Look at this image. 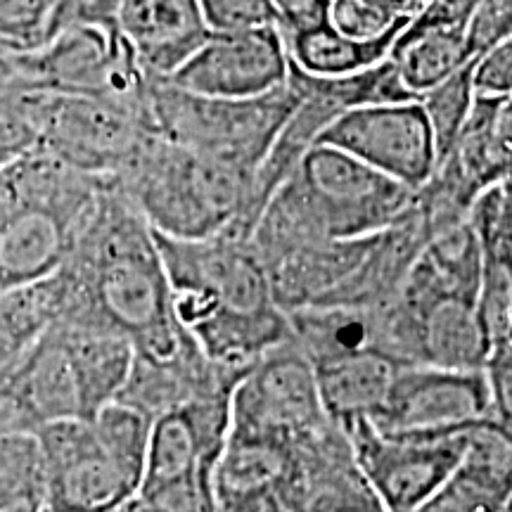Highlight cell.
<instances>
[{"instance_id": "obj_23", "label": "cell", "mask_w": 512, "mask_h": 512, "mask_svg": "<svg viewBox=\"0 0 512 512\" xmlns=\"http://www.w3.org/2000/svg\"><path fill=\"white\" fill-rule=\"evenodd\" d=\"M403 27L373 38H356L342 34L325 19L316 27L283 36L294 67L313 76H347L387 60Z\"/></svg>"}, {"instance_id": "obj_38", "label": "cell", "mask_w": 512, "mask_h": 512, "mask_svg": "<svg viewBox=\"0 0 512 512\" xmlns=\"http://www.w3.org/2000/svg\"><path fill=\"white\" fill-rule=\"evenodd\" d=\"M505 512H512V505H510V508H508V510H505Z\"/></svg>"}, {"instance_id": "obj_10", "label": "cell", "mask_w": 512, "mask_h": 512, "mask_svg": "<svg viewBox=\"0 0 512 512\" xmlns=\"http://www.w3.org/2000/svg\"><path fill=\"white\" fill-rule=\"evenodd\" d=\"M328 420L311 361L294 339L261 356L235 387L230 403V430L268 434L292 444Z\"/></svg>"}, {"instance_id": "obj_32", "label": "cell", "mask_w": 512, "mask_h": 512, "mask_svg": "<svg viewBox=\"0 0 512 512\" xmlns=\"http://www.w3.org/2000/svg\"><path fill=\"white\" fill-rule=\"evenodd\" d=\"M119 8L121 0H55L43 43L72 27L119 29Z\"/></svg>"}, {"instance_id": "obj_37", "label": "cell", "mask_w": 512, "mask_h": 512, "mask_svg": "<svg viewBox=\"0 0 512 512\" xmlns=\"http://www.w3.org/2000/svg\"><path fill=\"white\" fill-rule=\"evenodd\" d=\"M8 53H10L8 48H3V46H0V74H5V72H8Z\"/></svg>"}, {"instance_id": "obj_29", "label": "cell", "mask_w": 512, "mask_h": 512, "mask_svg": "<svg viewBox=\"0 0 512 512\" xmlns=\"http://www.w3.org/2000/svg\"><path fill=\"white\" fill-rule=\"evenodd\" d=\"M31 147H36L34 128L19 107L17 86L10 79L8 62V72L0 74V169L10 164L12 159L29 152Z\"/></svg>"}, {"instance_id": "obj_4", "label": "cell", "mask_w": 512, "mask_h": 512, "mask_svg": "<svg viewBox=\"0 0 512 512\" xmlns=\"http://www.w3.org/2000/svg\"><path fill=\"white\" fill-rule=\"evenodd\" d=\"M152 420L112 401L93 418L36 432L46 467L43 512H117L143 484Z\"/></svg>"}, {"instance_id": "obj_31", "label": "cell", "mask_w": 512, "mask_h": 512, "mask_svg": "<svg viewBox=\"0 0 512 512\" xmlns=\"http://www.w3.org/2000/svg\"><path fill=\"white\" fill-rule=\"evenodd\" d=\"M211 31H242L278 24L271 0H200Z\"/></svg>"}, {"instance_id": "obj_33", "label": "cell", "mask_w": 512, "mask_h": 512, "mask_svg": "<svg viewBox=\"0 0 512 512\" xmlns=\"http://www.w3.org/2000/svg\"><path fill=\"white\" fill-rule=\"evenodd\" d=\"M475 91L479 95H512V38L479 55L472 67Z\"/></svg>"}, {"instance_id": "obj_25", "label": "cell", "mask_w": 512, "mask_h": 512, "mask_svg": "<svg viewBox=\"0 0 512 512\" xmlns=\"http://www.w3.org/2000/svg\"><path fill=\"white\" fill-rule=\"evenodd\" d=\"M292 339L309 361L373 349V313L347 306H304L287 311Z\"/></svg>"}, {"instance_id": "obj_2", "label": "cell", "mask_w": 512, "mask_h": 512, "mask_svg": "<svg viewBox=\"0 0 512 512\" xmlns=\"http://www.w3.org/2000/svg\"><path fill=\"white\" fill-rule=\"evenodd\" d=\"M174 309L207 358L249 368L290 342L287 311L275 304L271 280L249 240L228 235L178 240L157 233Z\"/></svg>"}, {"instance_id": "obj_1", "label": "cell", "mask_w": 512, "mask_h": 512, "mask_svg": "<svg viewBox=\"0 0 512 512\" xmlns=\"http://www.w3.org/2000/svg\"><path fill=\"white\" fill-rule=\"evenodd\" d=\"M55 323L117 332L138 358L171 361L200 349L176 316L157 235L114 176H105L69 259L50 275Z\"/></svg>"}, {"instance_id": "obj_6", "label": "cell", "mask_w": 512, "mask_h": 512, "mask_svg": "<svg viewBox=\"0 0 512 512\" xmlns=\"http://www.w3.org/2000/svg\"><path fill=\"white\" fill-rule=\"evenodd\" d=\"M299 100L302 95L290 81L256 98H214L155 76L147 95V124L159 136L254 174Z\"/></svg>"}, {"instance_id": "obj_3", "label": "cell", "mask_w": 512, "mask_h": 512, "mask_svg": "<svg viewBox=\"0 0 512 512\" xmlns=\"http://www.w3.org/2000/svg\"><path fill=\"white\" fill-rule=\"evenodd\" d=\"M102 181L41 147L0 169V290L38 283L69 259Z\"/></svg>"}, {"instance_id": "obj_30", "label": "cell", "mask_w": 512, "mask_h": 512, "mask_svg": "<svg viewBox=\"0 0 512 512\" xmlns=\"http://www.w3.org/2000/svg\"><path fill=\"white\" fill-rule=\"evenodd\" d=\"M512 38V0H479L465 24V41L472 57L484 55Z\"/></svg>"}, {"instance_id": "obj_22", "label": "cell", "mask_w": 512, "mask_h": 512, "mask_svg": "<svg viewBox=\"0 0 512 512\" xmlns=\"http://www.w3.org/2000/svg\"><path fill=\"white\" fill-rule=\"evenodd\" d=\"M62 330L81 389L83 418H93L100 408L117 399L136 361V349L117 332L88 325L55 323Z\"/></svg>"}, {"instance_id": "obj_16", "label": "cell", "mask_w": 512, "mask_h": 512, "mask_svg": "<svg viewBox=\"0 0 512 512\" xmlns=\"http://www.w3.org/2000/svg\"><path fill=\"white\" fill-rule=\"evenodd\" d=\"M230 403L233 394L202 396L152 420L143 484L216 475L230 432Z\"/></svg>"}, {"instance_id": "obj_21", "label": "cell", "mask_w": 512, "mask_h": 512, "mask_svg": "<svg viewBox=\"0 0 512 512\" xmlns=\"http://www.w3.org/2000/svg\"><path fill=\"white\" fill-rule=\"evenodd\" d=\"M408 306L418 313L420 366L448 370L486 368L491 344L479 318L477 302L463 297H437L427 304Z\"/></svg>"}, {"instance_id": "obj_8", "label": "cell", "mask_w": 512, "mask_h": 512, "mask_svg": "<svg viewBox=\"0 0 512 512\" xmlns=\"http://www.w3.org/2000/svg\"><path fill=\"white\" fill-rule=\"evenodd\" d=\"M8 62L10 76L24 86L107 95L145 112L155 81L121 29H64L34 50H10Z\"/></svg>"}, {"instance_id": "obj_9", "label": "cell", "mask_w": 512, "mask_h": 512, "mask_svg": "<svg viewBox=\"0 0 512 512\" xmlns=\"http://www.w3.org/2000/svg\"><path fill=\"white\" fill-rule=\"evenodd\" d=\"M294 176L304 185L330 240L380 233L406 214L413 192L361 159L332 145H313Z\"/></svg>"}, {"instance_id": "obj_27", "label": "cell", "mask_w": 512, "mask_h": 512, "mask_svg": "<svg viewBox=\"0 0 512 512\" xmlns=\"http://www.w3.org/2000/svg\"><path fill=\"white\" fill-rule=\"evenodd\" d=\"M472 67H475V60L418 98L427 121H430L439 164L453 150L467 117H470L472 105H475L477 91L475 79H472Z\"/></svg>"}, {"instance_id": "obj_14", "label": "cell", "mask_w": 512, "mask_h": 512, "mask_svg": "<svg viewBox=\"0 0 512 512\" xmlns=\"http://www.w3.org/2000/svg\"><path fill=\"white\" fill-rule=\"evenodd\" d=\"M491 415L484 370L401 366L370 420L384 434H444Z\"/></svg>"}, {"instance_id": "obj_12", "label": "cell", "mask_w": 512, "mask_h": 512, "mask_svg": "<svg viewBox=\"0 0 512 512\" xmlns=\"http://www.w3.org/2000/svg\"><path fill=\"white\" fill-rule=\"evenodd\" d=\"M318 143L339 147L418 190L437 171V145L420 100L354 107L325 128Z\"/></svg>"}, {"instance_id": "obj_20", "label": "cell", "mask_w": 512, "mask_h": 512, "mask_svg": "<svg viewBox=\"0 0 512 512\" xmlns=\"http://www.w3.org/2000/svg\"><path fill=\"white\" fill-rule=\"evenodd\" d=\"M373 235L320 242L266 264L275 304L283 311H294L323 302L325 294L335 290L361 264Z\"/></svg>"}, {"instance_id": "obj_15", "label": "cell", "mask_w": 512, "mask_h": 512, "mask_svg": "<svg viewBox=\"0 0 512 512\" xmlns=\"http://www.w3.org/2000/svg\"><path fill=\"white\" fill-rule=\"evenodd\" d=\"M278 501L285 512H389L363 475L349 434L335 420L297 441Z\"/></svg>"}, {"instance_id": "obj_39", "label": "cell", "mask_w": 512, "mask_h": 512, "mask_svg": "<svg viewBox=\"0 0 512 512\" xmlns=\"http://www.w3.org/2000/svg\"><path fill=\"white\" fill-rule=\"evenodd\" d=\"M280 512H285V508H283V510H280Z\"/></svg>"}, {"instance_id": "obj_18", "label": "cell", "mask_w": 512, "mask_h": 512, "mask_svg": "<svg viewBox=\"0 0 512 512\" xmlns=\"http://www.w3.org/2000/svg\"><path fill=\"white\" fill-rule=\"evenodd\" d=\"M119 29L152 76L169 79L211 29L200 0H121Z\"/></svg>"}, {"instance_id": "obj_28", "label": "cell", "mask_w": 512, "mask_h": 512, "mask_svg": "<svg viewBox=\"0 0 512 512\" xmlns=\"http://www.w3.org/2000/svg\"><path fill=\"white\" fill-rule=\"evenodd\" d=\"M55 0H0V46L19 53L46 38Z\"/></svg>"}, {"instance_id": "obj_34", "label": "cell", "mask_w": 512, "mask_h": 512, "mask_svg": "<svg viewBox=\"0 0 512 512\" xmlns=\"http://www.w3.org/2000/svg\"><path fill=\"white\" fill-rule=\"evenodd\" d=\"M484 373L489 382L491 415L512 434V349L491 351Z\"/></svg>"}, {"instance_id": "obj_7", "label": "cell", "mask_w": 512, "mask_h": 512, "mask_svg": "<svg viewBox=\"0 0 512 512\" xmlns=\"http://www.w3.org/2000/svg\"><path fill=\"white\" fill-rule=\"evenodd\" d=\"M15 86L19 107L34 128L36 147L86 174H119L150 133L145 110L107 95L50 91L17 81Z\"/></svg>"}, {"instance_id": "obj_36", "label": "cell", "mask_w": 512, "mask_h": 512, "mask_svg": "<svg viewBox=\"0 0 512 512\" xmlns=\"http://www.w3.org/2000/svg\"><path fill=\"white\" fill-rule=\"evenodd\" d=\"M283 34L302 31L325 22L330 12V0H271Z\"/></svg>"}, {"instance_id": "obj_26", "label": "cell", "mask_w": 512, "mask_h": 512, "mask_svg": "<svg viewBox=\"0 0 512 512\" xmlns=\"http://www.w3.org/2000/svg\"><path fill=\"white\" fill-rule=\"evenodd\" d=\"M46 510V467L36 434L0 437V512Z\"/></svg>"}, {"instance_id": "obj_17", "label": "cell", "mask_w": 512, "mask_h": 512, "mask_svg": "<svg viewBox=\"0 0 512 512\" xmlns=\"http://www.w3.org/2000/svg\"><path fill=\"white\" fill-rule=\"evenodd\" d=\"M460 430L465 456L415 512H505L512 505V434L494 415Z\"/></svg>"}, {"instance_id": "obj_13", "label": "cell", "mask_w": 512, "mask_h": 512, "mask_svg": "<svg viewBox=\"0 0 512 512\" xmlns=\"http://www.w3.org/2000/svg\"><path fill=\"white\" fill-rule=\"evenodd\" d=\"M290 79V53L278 24L242 31H211L171 83L214 98H256Z\"/></svg>"}, {"instance_id": "obj_11", "label": "cell", "mask_w": 512, "mask_h": 512, "mask_svg": "<svg viewBox=\"0 0 512 512\" xmlns=\"http://www.w3.org/2000/svg\"><path fill=\"white\" fill-rule=\"evenodd\" d=\"M363 475L389 512H415L465 456L463 430L384 434L370 420L344 427Z\"/></svg>"}, {"instance_id": "obj_35", "label": "cell", "mask_w": 512, "mask_h": 512, "mask_svg": "<svg viewBox=\"0 0 512 512\" xmlns=\"http://www.w3.org/2000/svg\"><path fill=\"white\" fill-rule=\"evenodd\" d=\"M491 166L498 183L512 185V95L505 98L489 136Z\"/></svg>"}, {"instance_id": "obj_5", "label": "cell", "mask_w": 512, "mask_h": 512, "mask_svg": "<svg viewBox=\"0 0 512 512\" xmlns=\"http://www.w3.org/2000/svg\"><path fill=\"white\" fill-rule=\"evenodd\" d=\"M114 178L152 230L200 240L238 223L254 174L150 131Z\"/></svg>"}, {"instance_id": "obj_19", "label": "cell", "mask_w": 512, "mask_h": 512, "mask_svg": "<svg viewBox=\"0 0 512 512\" xmlns=\"http://www.w3.org/2000/svg\"><path fill=\"white\" fill-rule=\"evenodd\" d=\"M311 366L325 413L342 430L358 420L375 418L387 401L396 370L401 368L373 349L318 358Z\"/></svg>"}, {"instance_id": "obj_24", "label": "cell", "mask_w": 512, "mask_h": 512, "mask_svg": "<svg viewBox=\"0 0 512 512\" xmlns=\"http://www.w3.org/2000/svg\"><path fill=\"white\" fill-rule=\"evenodd\" d=\"M403 86L411 91L415 98L427 93L437 83L446 81L465 64H470L472 57L465 41V29L456 27H422L411 22L403 27L396 38L392 55Z\"/></svg>"}]
</instances>
